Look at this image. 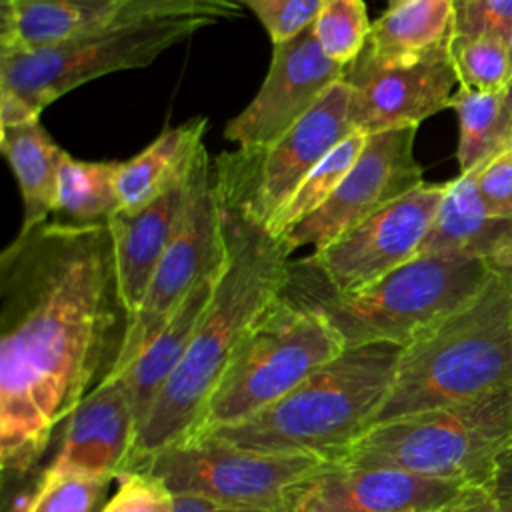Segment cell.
<instances>
[{"label":"cell","mask_w":512,"mask_h":512,"mask_svg":"<svg viewBox=\"0 0 512 512\" xmlns=\"http://www.w3.org/2000/svg\"><path fill=\"white\" fill-rule=\"evenodd\" d=\"M130 316L108 224L54 218L20 228L0 256V466L32 474L54 428L100 368L110 370Z\"/></svg>","instance_id":"1"},{"label":"cell","mask_w":512,"mask_h":512,"mask_svg":"<svg viewBox=\"0 0 512 512\" xmlns=\"http://www.w3.org/2000/svg\"><path fill=\"white\" fill-rule=\"evenodd\" d=\"M214 174L226 254L224 266L186 356L138 430L128 464L198 426L204 406L240 340L258 316L284 294L290 280L292 250L284 238L274 236L256 216L240 182L222 158H216Z\"/></svg>","instance_id":"2"},{"label":"cell","mask_w":512,"mask_h":512,"mask_svg":"<svg viewBox=\"0 0 512 512\" xmlns=\"http://www.w3.org/2000/svg\"><path fill=\"white\" fill-rule=\"evenodd\" d=\"M400 352L394 344L344 348L260 412L204 430L248 450L312 454L340 462L376 422Z\"/></svg>","instance_id":"3"},{"label":"cell","mask_w":512,"mask_h":512,"mask_svg":"<svg viewBox=\"0 0 512 512\" xmlns=\"http://www.w3.org/2000/svg\"><path fill=\"white\" fill-rule=\"evenodd\" d=\"M490 260L470 254H418L364 290L338 294L304 260L292 262L284 294L318 310L344 348H406L468 306L492 278Z\"/></svg>","instance_id":"4"},{"label":"cell","mask_w":512,"mask_h":512,"mask_svg":"<svg viewBox=\"0 0 512 512\" xmlns=\"http://www.w3.org/2000/svg\"><path fill=\"white\" fill-rule=\"evenodd\" d=\"M510 386L512 278L504 266H494L492 278L468 306L402 348L374 424L478 400Z\"/></svg>","instance_id":"5"},{"label":"cell","mask_w":512,"mask_h":512,"mask_svg":"<svg viewBox=\"0 0 512 512\" xmlns=\"http://www.w3.org/2000/svg\"><path fill=\"white\" fill-rule=\"evenodd\" d=\"M238 16L222 8L172 10L0 54V124L40 120L42 110L70 90L112 72L150 66L196 32Z\"/></svg>","instance_id":"6"},{"label":"cell","mask_w":512,"mask_h":512,"mask_svg":"<svg viewBox=\"0 0 512 512\" xmlns=\"http://www.w3.org/2000/svg\"><path fill=\"white\" fill-rule=\"evenodd\" d=\"M512 442V386L478 400L404 414L370 426L340 462L396 468L492 488Z\"/></svg>","instance_id":"7"},{"label":"cell","mask_w":512,"mask_h":512,"mask_svg":"<svg viewBox=\"0 0 512 512\" xmlns=\"http://www.w3.org/2000/svg\"><path fill=\"white\" fill-rule=\"evenodd\" d=\"M342 350V338L318 310L280 294L240 340L194 430L260 412Z\"/></svg>","instance_id":"8"},{"label":"cell","mask_w":512,"mask_h":512,"mask_svg":"<svg viewBox=\"0 0 512 512\" xmlns=\"http://www.w3.org/2000/svg\"><path fill=\"white\" fill-rule=\"evenodd\" d=\"M326 464L320 456L248 450L210 430H194L132 460L124 472H144L172 496H194L238 510L290 512L300 484Z\"/></svg>","instance_id":"9"},{"label":"cell","mask_w":512,"mask_h":512,"mask_svg":"<svg viewBox=\"0 0 512 512\" xmlns=\"http://www.w3.org/2000/svg\"><path fill=\"white\" fill-rule=\"evenodd\" d=\"M222 264L224 236L216 174L206 146H200L192 162L180 226L162 254L142 306L128 322L120 350L104 376L120 374L166 326L196 284L218 272Z\"/></svg>","instance_id":"10"},{"label":"cell","mask_w":512,"mask_h":512,"mask_svg":"<svg viewBox=\"0 0 512 512\" xmlns=\"http://www.w3.org/2000/svg\"><path fill=\"white\" fill-rule=\"evenodd\" d=\"M444 190L446 182L420 184L314 250L306 262L338 294L368 288L418 256Z\"/></svg>","instance_id":"11"},{"label":"cell","mask_w":512,"mask_h":512,"mask_svg":"<svg viewBox=\"0 0 512 512\" xmlns=\"http://www.w3.org/2000/svg\"><path fill=\"white\" fill-rule=\"evenodd\" d=\"M342 80L350 88V124L364 134L420 126L422 120L448 108L460 86L450 40L402 62L378 60L364 48L346 66Z\"/></svg>","instance_id":"12"},{"label":"cell","mask_w":512,"mask_h":512,"mask_svg":"<svg viewBox=\"0 0 512 512\" xmlns=\"http://www.w3.org/2000/svg\"><path fill=\"white\" fill-rule=\"evenodd\" d=\"M416 130L418 126H404L368 134L360 156L332 196L284 236L288 248L318 250L424 184L414 154Z\"/></svg>","instance_id":"13"},{"label":"cell","mask_w":512,"mask_h":512,"mask_svg":"<svg viewBox=\"0 0 512 512\" xmlns=\"http://www.w3.org/2000/svg\"><path fill=\"white\" fill-rule=\"evenodd\" d=\"M348 108L350 88L340 80L268 148H238L236 152L220 154L264 224L284 206L306 174L354 132Z\"/></svg>","instance_id":"14"},{"label":"cell","mask_w":512,"mask_h":512,"mask_svg":"<svg viewBox=\"0 0 512 512\" xmlns=\"http://www.w3.org/2000/svg\"><path fill=\"white\" fill-rule=\"evenodd\" d=\"M344 72L346 66L322 52L312 26L284 44H274L260 90L226 124L224 138L242 150L268 148L310 112Z\"/></svg>","instance_id":"15"},{"label":"cell","mask_w":512,"mask_h":512,"mask_svg":"<svg viewBox=\"0 0 512 512\" xmlns=\"http://www.w3.org/2000/svg\"><path fill=\"white\" fill-rule=\"evenodd\" d=\"M474 488L396 468L328 462L300 484L290 512H438Z\"/></svg>","instance_id":"16"},{"label":"cell","mask_w":512,"mask_h":512,"mask_svg":"<svg viewBox=\"0 0 512 512\" xmlns=\"http://www.w3.org/2000/svg\"><path fill=\"white\" fill-rule=\"evenodd\" d=\"M188 8L242 14L238 0H0V54L32 50L142 16Z\"/></svg>","instance_id":"17"},{"label":"cell","mask_w":512,"mask_h":512,"mask_svg":"<svg viewBox=\"0 0 512 512\" xmlns=\"http://www.w3.org/2000/svg\"><path fill=\"white\" fill-rule=\"evenodd\" d=\"M138 424L118 378H100L64 422L60 446L44 468L56 474L118 478L134 450Z\"/></svg>","instance_id":"18"},{"label":"cell","mask_w":512,"mask_h":512,"mask_svg":"<svg viewBox=\"0 0 512 512\" xmlns=\"http://www.w3.org/2000/svg\"><path fill=\"white\" fill-rule=\"evenodd\" d=\"M190 170L192 164L186 174L174 180L146 206L132 212L118 210L108 220L118 288L130 320L140 310L156 266L180 226L188 198Z\"/></svg>","instance_id":"19"},{"label":"cell","mask_w":512,"mask_h":512,"mask_svg":"<svg viewBox=\"0 0 512 512\" xmlns=\"http://www.w3.org/2000/svg\"><path fill=\"white\" fill-rule=\"evenodd\" d=\"M220 272L222 268L196 284V288L186 296V300L180 304L174 316L166 322V326L120 374L104 376V378H118L122 382L130 408L134 412L138 430L144 424L162 388L166 386V382L170 380V376L174 374L182 358L186 356L192 334L214 294Z\"/></svg>","instance_id":"20"},{"label":"cell","mask_w":512,"mask_h":512,"mask_svg":"<svg viewBox=\"0 0 512 512\" xmlns=\"http://www.w3.org/2000/svg\"><path fill=\"white\" fill-rule=\"evenodd\" d=\"M206 118H190L166 126L142 152L120 164V210H138L152 202L164 188L188 172L196 152L204 146Z\"/></svg>","instance_id":"21"},{"label":"cell","mask_w":512,"mask_h":512,"mask_svg":"<svg viewBox=\"0 0 512 512\" xmlns=\"http://www.w3.org/2000/svg\"><path fill=\"white\" fill-rule=\"evenodd\" d=\"M0 150L18 180L24 218L20 228H32L50 220L54 214L58 176L66 150H62L40 120L2 126Z\"/></svg>","instance_id":"22"},{"label":"cell","mask_w":512,"mask_h":512,"mask_svg":"<svg viewBox=\"0 0 512 512\" xmlns=\"http://www.w3.org/2000/svg\"><path fill=\"white\" fill-rule=\"evenodd\" d=\"M498 218H492L478 190L476 172L446 182L418 254H470L490 260Z\"/></svg>","instance_id":"23"},{"label":"cell","mask_w":512,"mask_h":512,"mask_svg":"<svg viewBox=\"0 0 512 512\" xmlns=\"http://www.w3.org/2000/svg\"><path fill=\"white\" fill-rule=\"evenodd\" d=\"M454 0H408L372 22L366 50L384 62L418 58L450 40Z\"/></svg>","instance_id":"24"},{"label":"cell","mask_w":512,"mask_h":512,"mask_svg":"<svg viewBox=\"0 0 512 512\" xmlns=\"http://www.w3.org/2000/svg\"><path fill=\"white\" fill-rule=\"evenodd\" d=\"M116 160H78L66 154L54 204V220L74 226L108 224L120 210Z\"/></svg>","instance_id":"25"},{"label":"cell","mask_w":512,"mask_h":512,"mask_svg":"<svg viewBox=\"0 0 512 512\" xmlns=\"http://www.w3.org/2000/svg\"><path fill=\"white\" fill-rule=\"evenodd\" d=\"M366 138L368 134L358 130L348 134L336 148L328 152V156L316 168L306 174V178L290 194L284 206L264 226L274 236L284 238L294 226H298L304 218L316 212L348 174V170L360 156Z\"/></svg>","instance_id":"26"},{"label":"cell","mask_w":512,"mask_h":512,"mask_svg":"<svg viewBox=\"0 0 512 512\" xmlns=\"http://www.w3.org/2000/svg\"><path fill=\"white\" fill-rule=\"evenodd\" d=\"M448 108L458 116L456 160L460 174H468L496 154L502 90L480 92L458 86Z\"/></svg>","instance_id":"27"},{"label":"cell","mask_w":512,"mask_h":512,"mask_svg":"<svg viewBox=\"0 0 512 512\" xmlns=\"http://www.w3.org/2000/svg\"><path fill=\"white\" fill-rule=\"evenodd\" d=\"M450 56L462 88L500 92L512 76L510 40L500 36H450Z\"/></svg>","instance_id":"28"},{"label":"cell","mask_w":512,"mask_h":512,"mask_svg":"<svg viewBox=\"0 0 512 512\" xmlns=\"http://www.w3.org/2000/svg\"><path fill=\"white\" fill-rule=\"evenodd\" d=\"M370 28L364 0H322L312 22L322 52L340 66H348L360 56Z\"/></svg>","instance_id":"29"},{"label":"cell","mask_w":512,"mask_h":512,"mask_svg":"<svg viewBox=\"0 0 512 512\" xmlns=\"http://www.w3.org/2000/svg\"><path fill=\"white\" fill-rule=\"evenodd\" d=\"M112 482L108 476L44 470L26 512H102Z\"/></svg>","instance_id":"30"},{"label":"cell","mask_w":512,"mask_h":512,"mask_svg":"<svg viewBox=\"0 0 512 512\" xmlns=\"http://www.w3.org/2000/svg\"><path fill=\"white\" fill-rule=\"evenodd\" d=\"M322 0H238L254 12L274 44H284L312 26Z\"/></svg>","instance_id":"31"},{"label":"cell","mask_w":512,"mask_h":512,"mask_svg":"<svg viewBox=\"0 0 512 512\" xmlns=\"http://www.w3.org/2000/svg\"><path fill=\"white\" fill-rule=\"evenodd\" d=\"M102 512H174V496L156 478L144 472H124Z\"/></svg>","instance_id":"32"},{"label":"cell","mask_w":512,"mask_h":512,"mask_svg":"<svg viewBox=\"0 0 512 512\" xmlns=\"http://www.w3.org/2000/svg\"><path fill=\"white\" fill-rule=\"evenodd\" d=\"M500 36L512 34V0H454L450 36Z\"/></svg>","instance_id":"33"},{"label":"cell","mask_w":512,"mask_h":512,"mask_svg":"<svg viewBox=\"0 0 512 512\" xmlns=\"http://www.w3.org/2000/svg\"><path fill=\"white\" fill-rule=\"evenodd\" d=\"M472 172H476L478 190L490 216H512V146L496 152Z\"/></svg>","instance_id":"34"},{"label":"cell","mask_w":512,"mask_h":512,"mask_svg":"<svg viewBox=\"0 0 512 512\" xmlns=\"http://www.w3.org/2000/svg\"><path fill=\"white\" fill-rule=\"evenodd\" d=\"M438 512H500V502L488 488H474L462 500L438 510Z\"/></svg>","instance_id":"35"},{"label":"cell","mask_w":512,"mask_h":512,"mask_svg":"<svg viewBox=\"0 0 512 512\" xmlns=\"http://www.w3.org/2000/svg\"><path fill=\"white\" fill-rule=\"evenodd\" d=\"M492 494L498 502L512 500V442L502 450L492 480Z\"/></svg>","instance_id":"36"},{"label":"cell","mask_w":512,"mask_h":512,"mask_svg":"<svg viewBox=\"0 0 512 512\" xmlns=\"http://www.w3.org/2000/svg\"><path fill=\"white\" fill-rule=\"evenodd\" d=\"M490 262H492V266L512 264V216L498 218V222H496Z\"/></svg>","instance_id":"37"},{"label":"cell","mask_w":512,"mask_h":512,"mask_svg":"<svg viewBox=\"0 0 512 512\" xmlns=\"http://www.w3.org/2000/svg\"><path fill=\"white\" fill-rule=\"evenodd\" d=\"M506 146H512V76L508 78L502 90V110H500V122H498L496 152L504 150Z\"/></svg>","instance_id":"38"},{"label":"cell","mask_w":512,"mask_h":512,"mask_svg":"<svg viewBox=\"0 0 512 512\" xmlns=\"http://www.w3.org/2000/svg\"><path fill=\"white\" fill-rule=\"evenodd\" d=\"M174 512H256V510H238L220 506L194 496H174Z\"/></svg>","instance_id":"39"},{"label":"cell","mask_w":512,"mask_h":512,"mask_svg":"<svg viewBox=\"0 0 512 512\" xmlns=\"http://www.w3.org/2000/svg\"><path fill=\"white\" fill-rule=\"evenodd\" d=\"M500 512H512V500H502L500 502Z\"/></svg>","instance_id":"40"},{"label":"cell","mask_w":512,"mask_h":512,"mask_svg":"<svg viewBox=\"0 0 512 512\" xmlns=\"http://www.w3.org/2000/svg\"><path fill=\"white\" fill-rule=\"evenodd\" d=\"M386 2H388V8H396V6H400V4H404L408 0H386Z\"/></svg>","instance_id":"41"},{"label":"cell","mask_w":512,"mask_h":512,"mask_svg":"<svg viewBox=\"0 0 512 512\" xmlns=\"http://www.w3.org/2000/svg\"><path fill=\"white\" fill-rule=\"evenodd\" d=\"M504 268L510 272V278H512V264H504Z\"/></svg>","instance_id":"42"},{"label":"cell","mask_w":512,"mask_h":512,"mask_svg":"<svg viewBox=\"0 0 512 512\" xmlns=\"http://www.w3.org/2000/svg\"><path fill=\"white\" fill-rule=\"evenodd\" d=\"M510 60H512V34H510Z\"/></svg>","instance_id":"43"}]
</instances>
